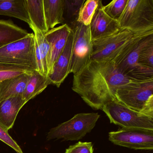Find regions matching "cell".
<instances>
[{
    "label": "cell",
    "mask_w": 153,
    "mask_h": 153,
    "mask_svg": "<svg viewBox=\"0 0 153 153\" xmlns=\"http://www.w3.org/2000/svg\"><path fill=\"white\" fill-rule=\"evenodd\" d=\"M133 81L122 74L112 61L90 60L73 76L72 89L95 110L115 100L118 88Z\"/></svg>",
    "instance_id": "6da1fadb"
},
{
    "label": "cell",
    "mask_w": 153,
    "mask_h": 153,
    "mask_svg": "<svg viewBox=\"0 0 153 153\" xmlns=\"http://www.w3.org/2000/svg\"><path fill=\"white\" fill-rule=\"evenodd\" d=\"M153 39V30L142 32L124 45L112 60L121 73L133 81L153 79V68L138 62L141 49Z\"/></svg>",
    "instance_id": "7a4b0ae2"
},
{
    "label": "cell",
    "mask_w": 153,
    "mask_h": 153,
    "mask_svg": "<svg viewBox=\"0 0 153 153\" xmlns=\"http://www.w3.org/2000/svg\"><path fill=\"white\" fill-rule=\"evenodd\" d=\"M115 98L128 108L153 117V79L131 81L120 86Z\"/></svg>",
    "instance_id": "3957f363"
},
{
    "label": "cell",
    "mask_w": 153,
    "mask_h": 153,
    "mask_svg": "<svg viewBox=\"0 0 153 153\" xmlns=\"http://www.w3.org/2000/svg\"><path fill=\"white\" fill-rule=\"evenodd\" d=\"M0 64L38 71L34 33L0 47Z\"/></svg>",
    "instance_id": "277c9868"
},
{
    "label": "cell",
    "mask_w": 153,
    "mask_h": 153,
    "mask_svg": "<svg viewBox=\"0 0 153 153\" xmlns=\"http://www.w3.org/2000/svg\"><path fill=\"white\" fill-rule=\"evenodd\" d=\"M118 22L134 32L153 30V0H128Z\"/></svg>",
    "instance_id": "5b68a950"
},
{
    "label": "cell",
    "mask_w": 153,
    "mask_h": 153,
    "mask_svg": "<svg viewBox=\"0 0 153 153\" xmlns=\"http://www.w3.org/2000/svg\"><path fill=\"white\" fill-rule=\"evenodd\" d=\"M102 111L111 123L123 128H136L153 131V117L128 108L116 99L106 103Z\"/></svg>",
    "instance_id": "8992f818"
},
{
    "label": "cell",
    "mask_w": 153,
    "mask_h": 153,
    "mask_svg": "<svg viewBox=\"0 0 153 153\" xmlns=\"http://www.w3.org/2000/svg\"><path fill=\"white\" fill-rule=\"evenodd\" d=\"M100 116L97 113L77 114L71 120L51 129L47 134V139H81L92 131Z\"/></svg>",
    "instance_id": "52a82bcc"
},
{
    "label": "cell",
    "mask_w": 153,
    "mask_h": 153,
    "mask_svg": "<svg viewBox=\"0 0 153 153\" xmlns=\"http://www.w3.org/2000/svg\"><path fill=\"white\" fill-rule=\"evenodd\" d=\"M142 32H134L127 28H121L107 37L92 40L90 60L111 61L124 45Z\"/></svg>",
    "instance_id": "ba28073f"
},
{
    "label": "cell",
    "mask_w": 153,
    "mask_h": 153,
    "mask_svg": "<svg viewBox=\"0 0 153 153\" xmlns=\"http://www.w3.org/2000/svg\"><path fill=\"white\" fill-rule=\"evenodd\" d=\"M71 30L74 41L69 73H77L91 59L92 40L89 26L78 22Z\"/></svg>",
    "instance_id": "9c48e42d"
},
{
    "label": "cell",
    "mask_w": 153,
    "mask_h": 153,
    "mask_svg": "<svg viewBox=\"0 0 153 153\" xmlns=\"http://www.w3.org/2000/svg\"><path fill=\"white\" fill-rule=\"evenodd\" d=\"M109 140L117 146L131 149H153V131L122 128L109 132Z\"/></svg>",
    "instance_id": "30bf717a"
},
{
    "label": "cell",
    "mask_w": 153,
    "mask_h": 153,
    "mask_svg": "<svg viewBox=\"0 0 153 153\" xmlns=\"http://www.w3.org/2000/svg\"><path fill=\"white\" fill-rule=\"evenodd\" d=\"M103 7L102 1L99 0L98 6L89 25L92 40L107 37L121 28L118 21L109 17L104 11Z\"/></svg>",
    "instance_id": "8fae6325"
},
{
    "label": "cell",
    "mask_w": 153,
    "mask_h": 153,
    "mask_svg": "<svg viewBox=\"0 0 153 153\" xmlns=\"http://www.w3.org/2000/svg\"><path fill=\"white\" fill-rule=\"evenodd\" d=\"M74 36L71 32L68 38L66 45L58 59L54 64L52 72L48 76L51 84L58 88L66 79L69 73V68L71 60Z\"/></svg>",
    "instance_id": "7c38bea8"
},
{
    "label": "cell",
    "mask_w": 153,
    "mask_h": 153,
    "mask_svg": "<svg viewBox=\"0 0 153 153\" xmlns=\"http://www.w3.org/2000/svg\"><path fill=\"white\" fill-rule=\"evenodd\" d=\"M71 32L72 30L67 25L64 24L49 30L45 34L51 49L49 75L52 72L54 64L64 49Z\"/></svg>",
    "instance_id": "4fadbf2b"
},
{
    "label": "cell",
    "mask_w": 153,
    "mask_h": 153,
    "mask_svg": "<svg viewBox=\"0 0 153 153\" xmlns=\"http://www.w3.org/2000/svg\"><path fill=\"white\" fill-rule=\"evenodd\" d=\"M35 37V51L38 71L43 76H48L50 62V45L45 34L33 25L30 26Z\"/></svg>",
    "instance_id": "5bb4252c"
},
{
    "label": "cell",
    "mask_w": 153,
    "mask_h": 153,
    "mask_svg": "<svg viewBox=\"0 0 153 153\" xmlns=\"http://www.w3.org/2000/svg\"><path fill=\"white\" fill-rule=\"evenodd\" d=\"M26 104L22 96L0 102V125L8 131L12 128L19 112Z\"/></svg>",
    "instance_id": "9a60e30c"
},
{
    "label": "cell",
    "mask_w": 153,
    "mask_h": 153,
    "mask_svg": "<svg viewBox=\"0 0 153 153\" xmlns=\"http://www.w3.org/2000/svg\"><path fill=\"white\" fill-rule=\"evenodd\" d=\"M31 73L22 74L0 82V102L10 97L22 96Z\"/></svg>",
    "instance_id": "2e32d148"
},
{
    "label": "cell",
    "mask_w": 153,
    "mask_h": 153,
    "mask_svg": "<svg viewBox=\"0 0 153 153\" xmlns=\"http://www.w3.org/2000/svg\"><path fill=\"white\" fill-rule=\"evenodd\" d=\"M0 15L16 18L32 25L26 0H0Z\"/></svg>",
    "instance_id": "e0dca14e"
},
{
    "label": "cell",
    "mask_w": 153,
    "mask_h": 153,
    "mask_svg": "<svg viewBox=\"0 0 153 153\" xmlns=\"http://www.w3.org/2000/svg\"><path fill=\"white\" fill-rule=\"evenodd\" d=\"M46 25L49 30L59 24L64 25L63 17L64 0H43Z\"/></svg>",
    "instance_id": "ac0fdd59"
},
{
    "label": "cell",
    "mask_w": 153,
    "mask_h": 153,
    "mask_svg": "<svg viewBox=\"0 0 153 153\" xmlns=\"http://www.w3.org/2000/svg\"><path fill=\"white\" fill-rule=\"evenodd\" d=\"M51 84L49 77L41 75L37 71H34L29 75L22 98L27 103L42 93Z\"/></svg>",
    "instance_id": "d6986e66"
},
{
    "label": "cell",
    "mask_w": 153,
    "mask_h": 153,
    "mask_svg": "<svg viewBox=\"0 0 153 153\" xmlns=\"http://www.w3.org/2000/svg\"><path fill=\"white\" fill-rule=\"evenodd\" d=\"M29 34L11 20H0V47L23 39Z\"/></svg>",
    "instance_id": "ffe728a7"
},
{
    "label": "cell",
    "mask_w": 153,
    "mask_h": 153,
    "mask_svg": "<svg viewBox=\"0 0 153 153\" xmlns=\"http://www.w3.org/2000/svg\"><path fill=\"white\" fill-rule=\"evenodd\" d=\"M26 4L32 25L45 34L49 30L45 21L43 0H26Z\"/></svg>",
    "instance_id": "44dd1931"
},
{
    "label": "cell",
    "mask_w": 153,
    "mask_h": 153,
    "mask_svg": "<svg viewBox=\"0 0 153 153\" xmlns=\"http://www.w3.org/2000/svg\"><path fill=\"white\" fill-rule=\"evenodd\" d=\"M64 23L72 29L78 23L80 9L85 0H64Z\"/></svg>",
    "instance_id": "7402d4cb"
},
{
    "label": "cell",
    "mask_w": 153,
    "mask_h": 153,
    "mask_svg": "<svg viewBox=\"0 0 153 153\" xmlns=\"http://www.w3.org/2000/svg\"><path fill=\"white\" fill-rule=\"evenodd\" d=\"M99 0L85 1L80 9L78 22L89 26L95 11L98 5Z\"/></svg>",
    "instance_id": "603a6c76"
},
{
    "label": "cell",
    "mask_w": 153,
    "mask_h": 153,
    "mask_svg": "<svg viewBox=\"0 0 153 153\" xmlns=\"http://www.w3.org/2000/svg\"><path fill=\"white\" fill-rule=\"evenodd\" d=\"M128 1V0H114L106 6H103V9L111 18L119 21Z\"/></svg>",
    "instance_id": "cb8c5ba5"
},
{
    "label": "cell",
    "mask_w": 153,
    "mask_h": 153,
    "mask_svg": "<svg viewBox=\"0 0 153 153\" xmlns=\"http://www.w3.org/2000/svg\"><path fill=\"white\" fill-rule=\"evenodd\" d=\"M33 71H34L21 67L0 64V82L22 74L31 73Z\"/></svg>",
    "instance_id": "d4e9b609"
},
{
    "label": "cell",
    "mask_w": 153,
    "mask_h": 153,
    "mask_svg": "<svg viewBox=\"0 0 153 153\" xmlns=\"http://www.w3.org/2000/svg\"><path fill=\"white\" fill-rule=\"evenodd\" d=\"M138 62L143 67L153 68V39L141 49L139 55Z\"/></svg>",
    "instance_id": "484cf974"
},
{
    "label": "cell",
    "mask_w": 153,
    "mask_h": 153,
    "mask_svg": "<svg viewBox=\"0 0 153 153\" xmlns=\"http://www.w3.org/2000/svg\"><path fill=\"white\" fill-rule=\"evenodd\" d=\"M93 144L91 142L79 141L75 145L70 146L65 153H93Z\"/></svg>",
    "instance_id": "4316f807"
},
{
    "label": "cell",
    "mask_w": 153,
    "mask_h": 153,
    "mask_svg": "<svg viewBox=\"0 0 153 153\" xmlns=\"http://www.w3.org/2000/svg\"><path fill=\"white\" fill-rule=\"evenodd\" d=\"M0 140L12 148L17 153H24L21 148L9 134L8 131L0 125Z\"/></svg>",
    "instance_id": "83f0119b"
}]
</instances>
